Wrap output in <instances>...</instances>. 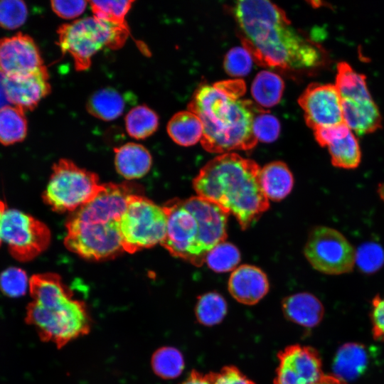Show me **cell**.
Instances as JSON below:
<instances>
[{"instance_id":"obj_1","label":"cell","mask_w":384,"mask_h":384,"mask_svg":"<svg viewBox=\"0 0 384 384\" xmlns=\"http://www.w3.org/2000/svg\"><path fill=\"white\" fill-rule=\"evenodd\" d=\"M233 14L242 47L260 65L302 70L326 63L322 47L299 33L284 11L272 2L239 1Z\"/></svg>"},{"instance_id":"obj_2","label":"cell","mask_w":384,"mask_h":384,"mask_svg":"<svg viewBox=\"0 0 384 384\" xmlns=\"http://www.w3.org/2000/svg\"><path fill=\"white\" fill-rule=\"evenodd\" d=\"M245 84L240 79L201 85L195 91L188 110L201 119L203 149L225 154L233 150H250L257 140L252 131L256 115L263 109L242 99Z\"/></svg>"},{"instance_id":"obj_3","label":"cell","mask_w":384,"mask_h":384,"mask_svg":"<svg viewBox=\"0 0 384 384\" xmlns=\"http://www.w3.org/2000/svg\"><path fill=\"white\" fill-rule=\"evenodd\" d=\"M260 169L252 159L232 152L221 154L202 167L193 187L197 196L235 216L245 230L270 207L260 185Z\"/></svg>"},{"instance_id":"obj_4","label":"cell","mask_w":384,"mask_h":384,"mask_svg":"<svg viewBox=\"0 0 384 384\" xmlns=\"http://www.w3.org/2000/svg\"><path fill=\"white\" fill-rule=\"evenodd\" d=\"M132 188L127 183H104L94 199L73 212L65 224L67 249L92 260L111 259L124 252L120 220L134 193Z\"/></svg>"},{"instance_id":"obj_5","label":"cell","mask_w":384,"mask_h":384,"mask_svg":"<svg viewBox=\"0 0 384 384\" xmlns=\"http://www.w3.org/2000/svg\"><path fill=\"white\" fill-rule=\"evenodd\" d=\"M32 302L26 307V321L36 330L41 341L59 349L87 335L92 319L83 301L55 273L37 274L29 280Z\"/></svg>"},{"instance_id":"obj_6","label":"cell","mask_w":384,"mask_h":384,"mask_svg":"<svg viewBox=\"0 0 384 384\" xmlns=\"http://www.w3.org/2000/svg\"><path fill=\"white\" fill-rule=\"evenodd\" d=\"M163 208L167 228L160 245L174 257L200 267L208 252L227 238L229 215L203 198L174 199Z\"/></svg>"},{"instance_id":"obj_7","label":"cell","mask_w":384,"mask_h":384,"mask_svg":"<svg viewBox=\"0 0 384 384\" xmlns=\"http://www.w3.org/2000/svg\"><path fill=\"white\" fill-rule=\"evenodd\" d=\"M57 33L61 51L71 55L77 70L84 71L90 68L93 55L102 48L122 47L129 31L92 16L63 24Z\"/></svg>"},{"instance_id":"obj_8","label":"cell","mask_w":384,"mask_h":384,"mask_svg":"<svg viewBox=\"0 0 384 384\" xmlns=\"http://www.w3.org/2000/svg\"><path fill=\"white\" fill-rule=\"evenodd\" d=\"M103 186L96 174L62 159L53 166L43 199L55 211L74 212L94 199Z\"/></svg>"},{"instance_id":"obj_9","label":"cell","mask_w":384,"mask_h":384,"mask_svg":"<svg viewBox=\"0 0 384 384\" xmlns=\"http://www.w3.org/2000/svg\"><path fill=\"white\" fill-rule=\"evenodd\" d=\"M167 215L163 208L145 196L132 193L120 220L124 252L133 254L164 240Z\"/></svg>"},{"instance_id":"obj_10","label":"cell","mask_w":384,"mask_h":384,"mask_svg":"<svg viewBox=\"0 0 384 384\" xmlns=\"http://www.w3.org/2000/svg\"><path fill=\"white\" fill-rule=\"evenodd\" d=\"M304 253L314 269L326 274L351 272L356 265L353 245L341 233L327 226H316L311 230Z\"/></svg>"},{"instance_id":"obj_11","label":"cell","mask_w":384,"mask_h":384,"mask_svg":"<svg viewBox=\"0 0 384 384\" xmlns=\"http://www.w3.org/2000/svg\"><path fill=\"white\" fill-rule=\"evenodd\" d=\"M1 238L14 258L27 262L48 247L50 232L33 216L6 207L1 217Z\"/></svg>"},{"instance_id":"obj_12","label":"cell","mask_w":384,"mask_h":384,"mask_svg":"<svg viewBox=\"0 0 384 384\" xmlns=\"http://www.w3.org/2000/svg\"><path fill=\"white\" fill-rule=\"evenodd\" d=\"M298 103L306 124L314 131L343 122L341 98L334 84H310Z\"/></svg>"},{"instance_id":"obj_13","label":"cell","mask_w":384,"mask_h":384,"mask_svg":"<svg viewBox=\"0 0 384 384\" xmlns=\"http://www.w3.org/2000/svg\"><path fill=\"white\" fill-rule=\"evenodd\" d=\"M274 384H313L324 374L319 353L312 347L294 344L277 355Z\"/></svg>"},{"instance_id":"obj_14","label":"cell","mask_w":384,"mask_h":384,"mask_svg":"<svg viewBox=\"0 0 384 384\" xmlns=\"http://www.w3.org/2000/svg\"><path fill=\"white\" fill-rule=\"evenodd\" d=\"M45 67L39 49L28 35L18 33L0 38V75L15 78Z\"/></svg>"},{"instance_id":"obj_15","label":"cell","mask_w":384,"mask_h":384,"mask_svg":"<svg viewBox=\"0 0 384 384\" xmlns=\"http://www.w3.org/2000/svg\"><path fill=\"white\" fill-rule=\"evenodd\" d=\"M3 85L7 101L24 112L34 109L50 92L46 67L20 77L4 78Z\"/></svg>"},{"instance_id":"obj_16","label":"cell","mask_w":384,"mask_h":384,"mask_svg":"<svg viewBox=\"0 0 384 384\" xmlns=\"http://www.w3.org/2000/svg\"><path fill=\"white\" fill-rule=\"evenodd\" d=\"M228 290L238 302L254 305L269 291L266 274L256 266L243 265L237 267L230 276Z\"/></svg>"},{"instance_id":"obj_17","label":"cell","mask_w":384,"mask_h":384,"mask_svg":"<svg viewBox=\"0 0 384 384\" xmlns=\"http://www.w3.org/2000/svg\"><path fill=\"white\" fill-rule=\"evenodd\" d=\"M341 105L343 122L353 132L363 135L381 127V114L372 97L341 99Z\"/></svg>"},{"instance_id":"obj_18","label":"cell","mask_w":384,"mask_h":384,"mask_svg":"<svg viewBox=\"0 0 384 384\" xmlns=\"http://www.w3.org/2000/svg\"><path fill=\"white\" fill-rule=\"evenodd\" d=\"M282 306L287 319L305 327L319 324L324 312L319 299L308 292H299L285 297Z\"/></svg>"},{"instance_id":"obj_19","label":"cell","mask_w":384,"mask_h":384,"mask_svg":"<svg viewBox=\"0 0 384 384\" xmlns=\"http://www.w3.org/2000/svg\"><path fill=\"white\" fill-rule=\"evenodd\" d=\"M117 172L127 179L139 178L146 174L152 164L151 156L143 145L129 142L114 149Z\"/></svg>"},{"instance_id":"obj_20","label":"cell","mask_w":384,"mask_h":384,"mask_svg":"<svg viewBox=\"0 0 384 384\" xmlns=\"http://www.w3.org/2000/svg\"><path fill=\"white\" fill-rule=\"evenodd\" d=\"M260 181L268 200L279 201L286 198L294 186L293 175L285 163L274 161L261 168Z\"/></svg>"},{"instance_id":"obj_21","label":"cell","mask_w":384,"mask_h":384,"mask_svg":"<svg viewBox=\"0 0 384 384\" xmlns=\"http://www.w3.org/2000/svg\"><path fill=\"white\" fill-rule=\"evenodd\" d=\"M367 351L361 344L347 343L337 351L333 363L336 377L340 380H352L361 375L368 364Z\"/></svg>"},{"instance_id":"obj_22","label":"cell","mask_w":384,"mask_h":384,"mask_svg":"<svg viewBox=\"0 0 384 384\" xmlns=\"http://www.w3.org/2000/svg\"><path fill=\"white\" fill-rule=\"evenodd\" d=\"M203 132L200 118L188 110L176 113L167 124L169 137L175 143L183 146H192L201 142Z\"/></svg>"},{"instance_id":"obj_23","label":"cell","mask_w":384,"mask_h":384,"mask_svg":"<svg viewBox=\"0 0 384 384\" xmlns=\"http://www.w3.org/2000/svg\"><path fill=\"white\" fill-rule=\"evenodd\" d=\"M127 102L119 91L112 87H105L90 95L86 107L88 112L95 117L111 121L122 115Z\"/></svg>"},{"instance_id":"obj_24","label":"cell","mask_w":384,"mask_h":384,"mask_svg":"<svg viewBox=\"0 0 384 384\" xmlns=\"http://www.w3.org/2000/svg\"><path fill=\"white\" fill-rule=\"evenodd\" d=\"M335 85L341 99H365L372 96L368 88L366 78L358 73L348 63L337 64Z\"/></svg>"},{"instance_id":"obj_25","label":"cell","mask_w":384,"mask_h":384,"mask_svg":"<svg viewBox=\"0 0 384 384\" xmlns=\"http://www.w3.org/2000/svg\"><path fill=\"white\" fill-rule=\"evenodd\" d=\"M284 84L278 75L267 70L257 74L251 86V93L261 107H271L279 102Z\"/></svg>"},{"instance_id":"obj_26","label":"cell","mask_w":384,"mask_h":384,"mask_svg":"<svg viewBox=\"0 0 384 384\" xmlns=\"http://www.w3.org/2000/svg\"><path fill=\"white\" fill-rule=\"evenodd\" d=\"M28 130L25 112L12 105L0 108V143L10 145L24 139Z\"/></svg>"},{"instance_id":"obj_27","label":"cell","mask_w":384,"mask_h":384,"mask_svg":"<svg viewBox=\"0 0 384 384\" xmlns=\"http://www.w3.org/2000/svg\"><path fill=\"white\" fill-rule=\"evenodd\" d=\"M333 166L343 169H354L361 161V151L354 133L338 138L327 146Z\"/></svg>"},{"instance_id":"obj_28","label":"cell","mask_w":384,"mask_h":384,"mask_svg":"<svg viewBox=\"0 0 384 384\" xmlns=\"http://www.w3.org/2000/svg\"><path fill=\"white\" fill-rule=\"evenodd\" d=\"M159 127L157 114L148 106L142 105L131 109L125 117L128 134L136 139H144L153 134Z\"/></svg>"},{"instance_id":"obj_29","label":"cell","mask_w":384,"mask_h":384,"mask_svg":"<svg viewBox=\"0 0 384 384\" xmlns=\"http://www.w3.org/2000/svg\"><path fill=\"white\" fill-rule=\"evenodd\" d=\"M151 366L157 376L163 379H174L181 374L185 362L182 353L177 348L164 346L153 353Z\"/></svg>"},{"instance_id":"obj_30","label":"cell","mask_w":384,"mask_h":384,"mask_svg":"<svg viewBox=\"0 0 384 384\" xmlns=\"http://www.w3.org/2000/svg\"><path fill=\"white\" fill-rule=\"evenodd\" d=\"M228 306L225 299L218 292H210L198 297L195 308L197 321L204 326H214L225 316Z\"/></svg>"},{"instance_id":"obj_31","label":"cell","mask_w":384,"mask_h":384,"mask_svg":"<svg viewBox=\"0 0 384 384\" xmlns=\"http://www.w3.org/2000/svg\"><path fill=\"white\" fill-rule=\"evenodd\" d=\"M93 16L97 18L129 30L125 17L134 3L125 1H89Z\"/></svg>"},{"instance_id":"obj_32","label":"cell","mask_w":384,"mask_h":384,"mask_svg":"<svg viewBox=\"0 0 384 384\" xmlns=\"http://www.w3.org/2000/svg\"><path fill=\"white\" fill-rule=\"evenodd\" d=\"M240 261L239 250L233 244L222 242L210 250L205 262L215 272L222 273L236 269Z\"/></svg>"},{"instance_id":"obj_33","label":"cell","mask_w":384,"mask_h":384,"mask_svg":"<svg viewBox=\"0 0 384 384\" xmlns=\"http://www.w3.org/2000/svg\"><path fill=\"white\" fill-rule=\"evenodd\" d=\"M356 265L366 274L379 270L384 265V250L377 243L366 242L356 250Z\"/></svg>"},{"instance_id":"obj_34","label":"cell","mask_w":384,"mask_h":384,"mask_svg":"<svg viewBox=\"0 0 384 384\" xmlns=\"http://www.w3.org/2000/svg\"><path fill=\"white\" fill-rule=\"evenodd\" d=\"M28 16V9L23 1H0V26L15 29L22 26Z\"/></svg>"},{"instance_id":"obj_35","label":"cell","mask_w":384,"mask_h":384,"mask_svg":"<svg viewBox=\"0 0 384 384\" xmlns=\"http://www.w3.org/2000/svg\"><path fill=\"white\" fill-rule=\"evenodd\" d=\"M28 287L29 288V281L27 274L20 268L9 267L0 274V289L8 297L23 296Z\"/></svg>"},{"instance_id":"obj_36","label":"cell","mask_w":384,"mask_h":384,"mask_svg":"<svg viewBox=\"0 0 384 384\" xmlns=\"http://www.w3.org/2000/svg\"><path fill=\"white\" fill-rule=\"evenodd\" d=\"M253 58L244 47H234L225 55L224 68L225 72L234 77L247 75L252 68Z\"/></svg>"},{"instance_id":"obj_37","label":"cell","mask_w":384,"mask_h":384,"mask_svg":"<svg viewBox=\"0 0 384 384\" xmlns=\"http://www.w3.org/2000/svg\"><path fill=\"white\" fill-rule=\"evenodd\" d=\"M252 131L257 142H273L279 137L280 123L274 115L263 110L255 117Z\"/></svg>"},{"instance_id":"obj_38","label":"cell","mask_w":384,"mask_h":384,"mask_svg":"<svg viewBox=\"0 0 384 384\" xmlns=\"http://www.w3.org/2000/svg\"><path fill=\"white\" fill-rule=\"evenodd\" d=\"M88 1L83 0L51 1L53 11L60 17L71 19L80 16L85 10Z\"/></svg>"},{"instance_id":"obj_39","label":"cell","mask_w":384,"mask_h":384,"mask_svg":"<svg viewBox=\"0 0 384 384\" xmlns=\"http://www.w3.org/2000/svg\"><path fill=\"white\" fill-rule=\"evenodd\" d=\"M317 143L322 147H327L334 140L348 135L351 130L344 123L319 128L314 131Z\"/></svg>"},{"instance_id":"obj_40","label":"cell","mask_w":384,"mask_h":384,"mask_svg":"<svg viewBox=\"0 0 384 384\" xmlns=\"http://www.w3.org/2000/svg\"><path fill=\"white\" fill-rule=\"evenodd\" d=\"M213 384H255L237 367H223L220 372L213 373Z\"/></svg>"},{"instance_id":"obj_41","label":"cell","mask_w":384,"mask_h":384,"mask_svg":"<svg viewBox=\"0 0 384 384\" xmlns=\"http://www.w3.org/2000/svg\"><path fill=\"white\" fill-rule=\"evenodd\" d=\"M371 319L374 338L384 341V297L376 296L373 299Z\"/></svg>"},{"instance_id":"obj_42","label":"cell","mask_w":384,"mask_h":384,"mask_svg":"<svg viewBox=\"0 0 384 384\" xmlns=\"http://www.w3.org/2000/svg\"><path fill=\"white\" fill-rule=\"evenodd\" d=\"M181 384H213V373L203 374L193 370Z\"/></svg>"},{"instance_id":"obj_43","label":"cell","mask_w":384,"mask_h":384,"mask_svg":"<svg viewBox=\"0 0 384 384\" xmlns=\"http://www.w3.org/2000/svg\"><path fill=\"white\" fill-rule=\"evenodd\" d=\"M313 384H346L344 381L334 375H323Z\"/></svg>"},{"instance_id":"obj_44","label":"cell","mask_w":384,"mask_h":384,"mask_svg":"<svg viewBox=\"0 0 384 384\" xmlns=\"http://www.w3.org/2000/svg\"><path fill=\"white\" fill-rule=\"evenodd\" d=\"M5 102L8 101L4 92L3 77L0 75V108L7 105Z\"/></svg>"},{"instance_id":"obj_45","label":"cell","mask_w":384,"mask_h":384,"mask_svg":"<svg viewBox=\"0 0 384 384\" xmlns=\"http://www.w3.org/2000/svg\"><path fill=\"white\" fill-rule=\"evenodd\" d=\"M378 193L380 199L384 201V183H379L378 187Z\"/></svg>"},{"instance_id":"obj_46","label":"cell","mask_w":384,"mask_h":384,"mask_svg":"<svg viewBox=\"0 0 384 384\" xmlns=\"http://www.w3.org/2000/svg\"><path fill=\"white\" fill-rule=\"evenodd\" d=\"M6 207V204L0 200V245H1V243L2 242L1 240V214L4 210V208Z\"/></svg>"}]
</instances>
